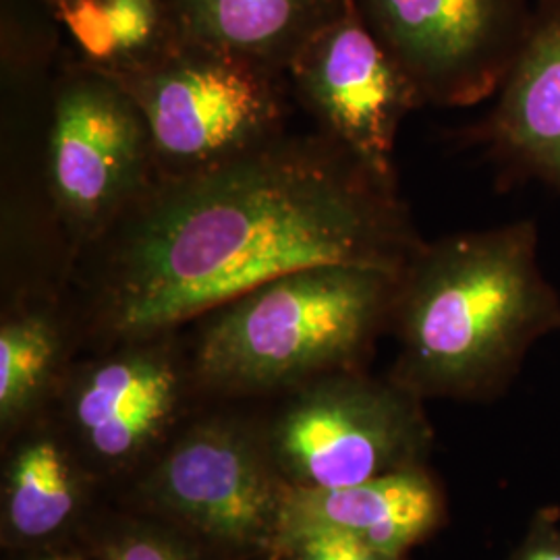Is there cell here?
<instances>
[{
  "label": "cell",
  "instance_id": "7a4b0ae2",
  "mask_svg": "<svg viewBox=\"0 0 560 560\" xmlns=\"http://www.w3.org/2000/svg\"><path fill=\"white\" fill-rule=\"evenodd\" d=\"M390 381L418 399H492L529 349L560 330V293L529 219L425 241L402 270Z\"/></svg>",
  "mask_w": 560,
  "mask_h": 560
},
{
  "label": "cell",
  "instance_id": "9c48e42d",
  "mask_svg": "<svg viewBox=\"0 0 560 560\" xmlns=\"http://www.w3.org/2000/svg\"><path fill=\"white\" fill-rule=\"evenodd\" d=\"M152 499L203 540L231 550L277 544L287 488L240 425H196L152 476Z\"/></svg>",
  "mask_w": 560,
  "mask_h": 560
},
{
  "label": "cell",
  "instance_id": "e0dca14e",
  "mask_svg": "<svg viewBox=\"0 0 560 560\" xmlns=\"http://www.w3.org/2000/svg\"><path fill=\"white\" fill-rule=\"evenodd\" d=\"M50 7L80 57L101 67L119 60V42L104 0H62Z\"/></svg>",
  "mask_w": 560,
  "mask_h": 560
},
{
  "label": "cell",
  "instance_id": "3957f363",
  "mask_svg": "<svg viewBox=\"0 0 560 560\" xmlns=\"http://www.w3.org/2000/svg\"><path fill=\"white\" fill-rule=\"evenodd\" d=\"M400 275L318 264L261 282L196 320L201 326L189 355L196 386L258 397L361 372L390 328Z\"/></svg>",
  "mask_w": 560,
  "mask_h": 560
},
{
  "label": "cell",
  "instance_id": "ba28073f",
  "mask_svg": "<svg viewBox=\"0 0 560 560\" xmlns=\"http://www.w3.org/2000/svg\"><path fill=\"white\" fill-rule=\"evenodd\" d=\"M293 104L361 161L397 175L400 125L423 108L420 92L361 20L355 2L284 71Z\"/></svg>",
  "mask_w": 560,
  "mask_h": 560
},
{
  "label": "cell",
  "instance_id": "6da1fadb",
  "mask_svg": "<svg viewBox=\"0 0 560 560\" xmlns=\"http://www.w3.org/2000/svg\"><path fill=\"white\" fill-rule=\"evenodd\" d=\"M423 243L397 175L318 129L287 131L221 166L159 177L81 254L69 287L108 347L175 332L307 266L402 272Z\"/></svg>",
  "mask_w": 560,
  "mask_h": 560
},
{
  "label": "cell",
  "instance_id": "ffe728a7",
  "mask_svg": "<svg viewBox=\"0 0 560 560\" xmlns=\"http://www.w3.org/2000/svg\"><path fill=\"white\" fill-rule=\"evenodd\" d=\"M525 560H560V550L557 548H540L532 552Z\"/></svg>",
  "mask_w": 560,
  "mask_h": 560
},
{
  "label": "cell",
  "instance_id": "30bf717a",
  "mask_svg": "<svg viewBox=\"0 0 560 560\" xmlns=\"http://www.w3.org/2000/svg\"><path fill=\"white\" fill-rule=\"evenodd\" d=\"M194 382L175 332L122 340L71 365L60 393L81 441L104 463L136 459L179 413Z\"/></svg>",
  "mask_w": 560,
  "mask_h": 560
},
{
  "label": "cell",
  "instance_id": "2e32d148",
  "mask_svg": "<svg viewBox=\"0 0 560 560\" xmlns=\"http://www.w3.org/2000/svg\"><path fill=\"white\" fill-rule=\"evenodd\" d=\"M104 4L119 42L115 65L145 59L173 40L162 0H104Z\"/></svg>",
  "mask_w": 560,
  "mask_h": 560
},
{
  "label": "cell",
  "instance_id": "7402d4cb",
  "mask_svg": "<svg viewBox=\"0 0 560 560\" xmlns=\"http://www.w3.org/2000/svg\"><path fill=\"white\" fill-rule=\"evenodd\" d=\"M48 2H50V4H57V2H62V0H48Z\"/></svg>",
  "mask_w": 560,
  "mask_h": 560
},
{
  "label": "cell",
  "instance_id": "8fae6325",
  "mask_svg": "<svg viewBox=\"0 0 560 560\" xmlns=\"http://www.w3.org/2000/svg\"><path fill=\"white\" fill-rule=\"evenodd\" d=\"M501 185L540 183L560 198V0H534L529 30L492 108L460 133Z\"/></svg>",
  "mask_w": 560,
  "mask_h": 560
},
{
  "label": "cell",
  "instance_id": "ac0fdd59",
  "mask_svg": "<svg viewBox=\"0 0 560 560\" xmlns=\"http://www.w3.org/2000/svg\"><path fill=\"white\" fill-rule=\"evenodd\" d=\"M279 544L289 560H399L328 527H301L284 532Z\"/></svg>",
  "mask_w": 560,
  "mask_h": 560
},
{
  "label": "cell",
  "instance_id": "277c9868",
  "mask_svg": "<svg viewBox=\"0 0 560 560\" xmlns=\"http://www.w3.org/2000/svg\"><path fill=\"white\" fill-rule=\"evenodd\" d=\"M42 171L71 272L159 179L140 106L75 48H65L52 71Z\"/></svg>",
  "mask_w": 560,
  "mask_h": 560
},
{
  "label": "cell",
  "instance_id": "9a60e30c",
  "mask_svg": "<svg viewBox=\"0 0 560 560\" xmlns=\"http://www.w3.org/2000/svg\"><path fill=\"white\" fill-rule=\"evenodd\" d=\"M78 486L59 446L38 439L23 446L11 465L4 520L20 540H40L57 534L73 517Z\"/></svg>",
  "mask_w": 560,
  "mask_h": 560
},
{
  "label": "cell",
  "instance_id": "5bb4252c",
  "mask_svg": "<svg viewBox=\"0 0 560 560\" xmlns=\"http://www.w3.org/2000/svg\"><path fill=\"white\" fill-rule=\"evenodd\" d=\"M62 289L11 295L0 324V420L13 425L60 393L69 365Z\"/></svg>",
  "mask_w": 560,
  "mask_h": 560
},
{
  "label": "cell",
  "instance_id": "8992f818",
  "mask_svg": "<svg viewBox=\"0 0 560 560\" xmlns=\"http://www.w3.org/2000/svg\"><path fill=\"white\" fill-rule=\"evenodd\" d=\"M287 395L272 448L293 488H342L409 469L428 436L421 399L390 378L345 372Z\"/></svg>",
  "mask_w": 560,
  "mask_h": 560
},
{
  "label": "cell",
  "instance_id": "52a82bcc",
  "mask_svg": "<svg viewBox=\"0 0 560 560\" xmlns=\"http://www.w3.org/2000/svg\"><path fill=\"white\" fill-rule=\"evenodd\" d=\"M420 92L423 106L494 98L534 13L532 0H353Z\"/></svg>",
  "mask_w": 560,
  "mask_h": 560
},
{
  "label": "cell",
  "instance_id": "5b68a950",
  "mask_svg": "<svg viewBox=\"0 0 560 560\" xmlns=\"http://www.w3.org/2000/svg\"><path fill=\"white\" fill-rule=\"evenodd\" d=\"M102 69L140 106L159 177L221 166L291 131L284 75L210 48L171 40L145 59Z\"/></svg>",
  "mask_w": 560,
  "mask_h": 560
},
{
  "label": "cell",
  "instance_id": "d6986e66",
  "mask_svg": "<svg viewBox=\"0 0 560 560\" xmlns=\"http://www.w3.org/2000/svg\"><path fill=\"white\" fill-rule=\"evenodd\" d=\"M106 560H196L179 544L154 534H131L115 541Z\"/></svg>",
  "mask_w": 560,
  "mask_h": 560
},
{
  "label": "cell",
  "instance_id": "4fadbf2b",
  "mask_svg": "<svg viewBox=\"0 0 560 560\" xmlns=\"http://www.w3.org/2000/svg\"><path fill=\"white\" fill-rule=\"evenodd\" d=\"M441 511L434 483L409 467L355 486L287 488L280 536L301 527H328L399 557L436 527Z\"/></svg>",
  "mask_w": 560,
  "mask_h": 560
},
{
  "label": "cell",
  "instance_id": "7c38bea8",
  "mask_svg": "<svg viewBox=\"0 0 560 560\" xmlns=\"http://www.w3.org/2000/svg\"><path fill=\"white\" fill-rule=\"evenodd\" d=\"M173 40L282 73L353 0H162Z\"/></svg>",
  "mask_w": 560,
  "mask_h": 560
},
{
  "label": "cell",
  "instance_id": "44dd1931",
  "mask_svg": "<svg viewBox=\"0 0 560 560\" xmlns=\"http://www.w3.org/2000/svg\"><path fill=\"white\" fill-rule=\"evenodd\" d=\"M44 560H78V559H62V557H57V559H44Z\"/></svg>",
  "mask_w": 560,
  "mask_h": 560
}]
</instances>
